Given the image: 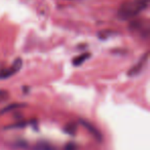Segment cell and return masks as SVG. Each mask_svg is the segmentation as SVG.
Masks as SVG:
<instances>
[{
	"instance_id": "30bf717a",
	"label": "cell",
	"mask_w": 150,
	"mask_h": 150,
	"mask_svg": "<svg viewBox=\"0 0 150 150\" xmlns=\"http://www.w3.org/2000/svg\"><path fill=\"white\" fill-rule=\"evenodd\" d=\"M27 125V122H19V123H16V125H9V129H20V127H24L25 125Z\"/></svg>"
},
{
	"instance_id": "6da1fadb",
	"label": "cell",
	"mask_w": 150,
	"mask_h": 150,
	"mask_svg": "<svg viewBox=\"0 0 150 150\" xmlns=\"http://www.w3.org/2000/svg\"><path fill=\"white\" fill-rule=\"evenodd\" d=\"M148 3L149 0H129L121 5L118 11V17L121 20L132 19L147 8Z\"/></svg>"
},
{
	"instance_id": "8fae6325",
	"label": "cell",
	"mask_w": 150,
	"mask_h": 150,
	"mask_svg": "<svg viewBox=\"0 0 150 150\" xmlns=\"http://www.w3.org/2000/svg\"><path fill=\"white\" fill-rule=\"evenodd\" d=\"M65 150H76V146L73 144H68L65 148Z\"/></svg>"
},
{
	"instance_id": "52a82bcc",
	"label": "cell",
	"mask_w": 150,
	"mask_h": 150,
	"mask_svg": "<svg viewBox=\"0 0 150 150\" xmlns=\"http://www.w3.org/2000/svg\"><path fill=\"white\" fill-rule=\"evenodd\" d=\"M34 150H57L52 145L47 143H39L34 147Z\"/></svg>"
},
{
	"instance_id": "3957f363",
	"label": "cell",
	"mask_w": 150,
	"mask_h": 150,
	"mask_svg": "<svg viewBox=\"0 0 150 150\" xmlns=\"http://www.w3.org/2000/svg\"><path fill=\"white\" fill-rule=\"evenodd\" d=\"M148 56H149V54H148V52H146L145 54L139 59V61H138L134 66L131 67V69L129 70V73H127L129 76H131V77L137 76V75H139L140 73L143 71V69L145 68L146 64H147V62H148Z\"/></svg>"
},
{
	"instance_id": "7a4b0ae2",
	"label": "cell",
	"mask_w": 150,
	"mask_h": 150,
	"mask_svg": "<svg viewBox=\"0 0 150 150\" xmlns=\"http://www.w3.org/2000/svg\"><path fill=\"white\" fill-rule=\"evenodd\" d=\"M22 66H23V61H22V59H20V58L17 59L9 68L0 71V79H7V78L13 77V75H16L21 70Z\"/></svg>"
},
{
	"instance_id": "8992f818",
	"label": "cell",
	"mask_w": 150,
	"mask_h": 150,
	"mask_svg": "<svg viewBox=\"0 0 150 150\" xmlns=\"http://www.w3.org/2000/svg\"><path fill=\"white\" fill-rule=\"evenodd\" d=\"M26 104H20V103H13V104H9L7 105L6 107H4L3 109L0 110V115L1 114H5L7 112H11L13 110H17V109H20V108H23L25 107Z\"/></svg>"
},
{
	"instance_id": "ba28073f",
	"label": "cell",
	"mask_w": 150,
	"mask_h": 150,
	"mask_svg": "<svg viewBox=\"0 0 150 150\" xmlns=\"http://www.w3.org/2000/svg\"><path fill=\"white\" fill-rule=\"evenodd\" d=\"M76 129H77V127H76V123L71 122V123H69V125H67L66 129H65V131H66L69 135L73 136V135H75V133H76Z\"/></svg>"
},
{
	"instance_id": "277c9868",
	"label": "cell",
	"mask_w": 150,
	"mask_h": 150,
	"mask_svg": "<svg viewBox=\"0 0 150 150\" xmlns=\"http://www.w3.org/2000/svg\"><path fill=\"white\" fill-rule=\"evenodd\" d=\"M79 122L81 123V125H83V127H86V129H88V131L90 132L91 134H92V136H94V137L96 138L97 141H98V142H102V140H103L102 134L99 132V129H97L95 125H93L92 123L88 122V121L83 120V119H79Z\"/></svg>"
},
{
	"instance_id": "5b68a950",
	"label": "cell",
	"mask_w": 150,
	"mask_h": 150,
	"mask_svg": "<svg viewBox=\"0 0 150 150\" xmlns=\"http://www.w3.org/2000/svg\"><path fill=\"white\" fill-rule=\"evenodd\" d=\"M90 58H91V54H88V52H83V54H79V56L75 57V58L73 59L72 63L74 66H80V65L83 64V63L86 62V60H88Z\"/></svg>"
},
{
	"instance_id": "9c48e42d",
	"label": "cell",
	"mask_w": 150,
	"mask_h": 150,
	"mask_svg": "<svg viewBox=\"0 0 150 150\" xmlns=\"http://www.w3.org/2000/svg\"><path fill=\"white\" fill-rule=\"evenodd\" d=\"M9 98V92L6 90H0V103L4 102Z\"/></svg>"
}]
</instances>
